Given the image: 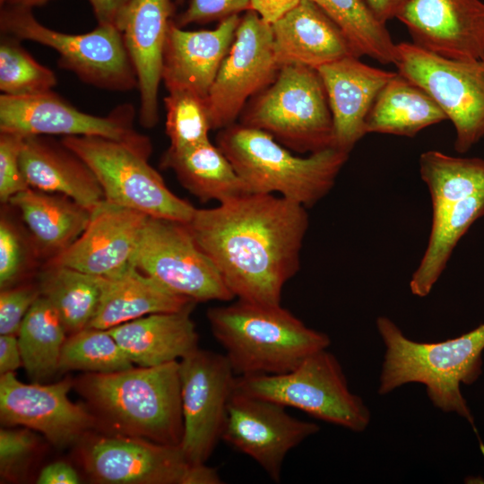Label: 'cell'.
<instances>
[{
	"mask_svg": "<svg viewBox=\"0 0 484 484\" xmlns=\"http://www.w3.org/2000/svg\"><path fill=\"white\" fill-rule=\"evenodd\" d=\"M66 333L56 308L40 296L24 316L17 333L22 366L34 382L42 383L59 372Z\"/></svg>",
	"mask_w": 484,
	"mask_h": 484,
	"instance_id": "31",
	"label": "cell"
},
{
	"mask_svg": "<svg viewBox=\"0 0 484 484\" xmlns=\"http://www.w3.org/2000/svg\"><path fill=\"white\" fill-rule=\"evenodd\" d=\"M183 415L182 451L205 463L221 439L237 375L225 354L197 349L178 361Z\"/></svg>",
	"mask_w": 484,
	"mask_h": 484,
	"instance_id": "12",
	"label": "cell"
},
{
	"mask_svg": "<svg viewBox=\"0 0 484 484\" xmlns=\"http://www.w3.org/2000/svg\"><path fill=\"white\" fill-rule=\"evenodd\" d=\"M186 224L234 298L281 304L284 285L299 270L306 207L281 195L246 194L195 209Z\"/></svg>",
	"mask_w": 484,
	"mask_h": 484,
	"instance_id": "1",
	"label": "cell"
},
{
	"mask_svg": "<svg viewBox=\"0 0 484 484\" xmlns=\"http://www.w3.org/2000/svg\"><path fill=\"white\" fill-rule=\"evenodd\" d=\"M409 0H364L375 16L383 23L396 18Z\"/></svg>",
	"mask_w": 484,
	"mask_h": 484,
	"instance_id": "48",
	"label": "cell"
},
{
	"mask_svg": "<svg viewBox=\"0 0 484 484\" xmlns=\"http://www.w3.org/2000/svg\"><path fill=\"white\" fill-rule=\"evenodd\" d=\"M22 366L17 335H0V375L14 372Z\"/></svg>",
	"mask_w": 484,
	"mask_h": 484,
	"instance_id": "45",
	"label": "cell"
},
{
	"mask_svg": "<svg viewBox=\"0 0 484 484\" xmlns=\"http://www.w3.org/2000/svg\"><path fill=\"white\" fill-rule=\"evenodd\" d=\"M23 140L22 135L0 131V200L4 203L30 187L21 167Z\"/></svg>",
	"mask_w": 484,
	"mask_h": 484,
	"instance_id": "40",
	"label": "cell"
},
{
	"mask_svg": "<svg viewBox=\"0 0 484 484\" xmlns=\"http://www.w3.org/2000/svg\"><path fill=\"white\" fill-rule=\"evenodd\" d=\"M38 286L57 311L68 334L89 326L99 301V277L62 265H48Z\"/></svg>",
	"mask_w": 484,
	"mask_h": 484,
	"instance_id": "32",
	"label": "cell"
},
{
	"mask_svg": "<svg viewBox=\"0 0 484 484\" xmlns=\"http://www.w3.org/2000/svg\"><path fill=\"white\" fill-rule=\"evenodd\" d=\"M319 429L315 423L293 418L280 403L235 390L221 439L251 457L279 483L289 452Z\"/></svg>",
	"mask_w": 484,
	"mask_h": 484,
	"instance_id": "15",
	"label": "cell"
},
{
	"mask_svg": "<svg viewBox=\"0 0 484 484\" xmlns=\"http://www.w3.org/2000/svg\"><path fill=\"white\" fill-rule=\"evenodd\" d=\"M100 296L88 327L108 330L150 314L182 310L196 302L177 295L133 264L99 277Z\"/></svg>",
	"mask_w": 484,
	"mask_h": 484,
	"instance_id": "26",
	"label": "cell"
},
{
	"mask_svg": "<svg viewBox=\"0 0 484 484\" xmlns=\"http://www.w3.org/2000/svg\"><path fill=\"white\" fill-rule=\"evenodd\" d=\"M341 29L356 55L394 64L396 44L364 0H312Z\"/></svg>",
	"mask_w": 484,
	"mask_h": 484,
	"instance_id": "34",
	"label": "cell"
},
{
	"mask_svg": "<svg viewBox=\"0 0 484 484\" xmlns=\"http://www.w3.org/2000/svg\"><path fill=\"white\" fill-rule=\"evenodd\" d=\"M398 73L422 88L455 130L454 150L469 151L484 138V59L454 60L412 42L396 44Z\"/></svg>",
	"mask_w": 484,
	"mask_h": 484,
	"instance_id": "10",
	"label": "cell"
},
{
	"mask_svg": "<svg viewBox=\"0 0 484 484\" xmlns=\"http://www.w3.org/2000/svg\"><path fill=\"white\" fill-rule=\"evenodd\" d=\"M50 0H0V5L22 6L32 9L33 7L40 6Z\"/></svg>",
	"mask_w": 484,
	"mask_h": 484,
	"instance_id": "49",
	"label": "cell"
},
{
	"mask_svg": "<svg viewBox=\"0 0 484 484\" xmlns=\"http://www.w3.org/2000/svg\"><path fill=\"white\" fill-rule=\"evenodd\" d=\"M207 318L237 376L281 375L328 349L330 337L280 305L241 299L211 307Z\"/></svg>",
	"mask_w": 484,
	"mask_h": 484,
	"instance_id": "4",
	"label": "cell"
},
{
	"mask_svg": "<svg viewBox=\"0 0 484 484\" xmlns=\"http://www.w3.org/2000/svg\"><path fill=\"white\" fill-rule=\"evenodd\" d=\"M301 0H250L251 9L267 23L272 24L295 6Z\"/></svg>",
	"mask_w": 484,
	"mask_h": 484,
	"instance_id": "44",
	"label": "cell"
},
{
	"mask_svg": "<svg viewBox=\"0 0 484 484\" xmlns=\"http://www.w3.org/2000/svg\"><path fill=\"white\" fill-rule=\"evenodd\" d=\"M92 8L97 23L114 25L122 11L130 0H87ZM117 27V26H116Z\"/></svg>",
	"mask_w": 484,
	"mask_h": 484,
	"instance_id": "46",
	"label": "cell"
},
{
	"mask_svg": "<svg viewBox=\"0 0 484 484\" xmlns=\"http://www.w3.org/2000/svg\"><path fill=\"white\" fill-rule=\"evenodd\" d=\"M432 212L428 245L410 281L411 292L420 298L431 292L459 240L477 220L484 217V193Z\"/></svg>",
	"mask_w": 484,
	"mask_h": 484,
	"instance_id": "30",
	"label": "cell"
},
{
	"mask_svg": "<svg viewBox=\"0 0 484 484\" xmlns=\"http://www.w3.org/2000/svg\"><path fill=\"white\" fill-rule=\"evenodd\" d=\"M235 390L353 432L365 431L371 420L368 407L350 390L339 360L327 349L309 355L284 374L237 376Z\"/></svg>",
	"mask_w": 484,
	"mask_h": 484,
	"instance_id": "8",
	"label": "cell"
},
{
	"mask_svg": "<svg viewBox=\"0 0 484 484\" xmlns=\"http://www.w3.org/2000/svg\"><path fill=\"white\" fill-rule=\"evenodd\" d=\"M349 56L317 69L333 123V147L350 154L367 134L366 118L380 91L397 73Z\"/></svg>",
	"mask_w": 484,
	"mask_h": 484,
	"instance_id": "22",
	"label": "cell"
},
{
	"mask_svg": "<svg viewBox=\"0 0 484 484\" xmlns=\"http://www.w3.org/2000/svg\"><path fill=\"white\" fill-rule=\"evenodd\" d=\"M21 167L30 188L65 195L91 212L105 200L93 171L61 141L25 136Z\"/></svg>",
	"mask_w": 484,
	"mask_h": 484,
	"instance_id": "24",
	"label": "cell"
},
{
	"mask_svg": "<svg viewBox=\"0 0 484 484\" xmlns=\"http://www.w3.org/2000/svg\"><path fill=\"white\" fill-rule=\"evenodd\" d=\"M40 296L38 284L1 290L0 334L17 335L24 316Z\"/></svg>",
	"mask_w": 484,
	"mask_h": 484,
	"instance_id": "41",
	"label": "cell"
},
{
	"mask_svg": "<svg viewBox=\"0 0 484 484\" xmlns=\"http://www.w3.org/2000/svg\"><path fill=\"white\" fill-rule=\"evenodd\" d=\"M39 440L28 428H1L0 475L2 480L19 481L26 474Z\"/></svg>",
	"mask_w": 484,
	"mask_h": 484,
	"instance_id": "39",
	"label": "cell"
},
{
	"mask_svg": "<svg viewBox=\"0 0 484 484\" xmlns=\"http://www.w3.org/2000/svg\"><path fill=\"white\" fill-rule=\"evenodd\" d=\"M239 124L264 131L289 150L314 153L333 147V123L316 69L281 66L275 81L252 97Z\"/></svg>",
	"mask_w": 484,
	"mask_h": 484,
	"instance_id": "7",
	"label": "cell"
},
{
	"mask_svg": "<svg viewBox=\"0 0 484 484\" xmlns=\"http://www.w3.org/2000/svg\"><path fill=\"white\" fill-rule=\"evenodd\" d=\"M164 105L169 149L182 150L210 141L212 126L206 99L190 91H176L168 92Z\"/></svg>",
	"mask_w": 484,
	"mask_h": 484,
	"instance_id": "37",
	"label": "cell"
},
{
	"mask_svg": "<svg viewBox=\"0 0 484 484\" xmlns=\"http://www.w3.org/2000/svg\"><path fill=\"white\" fill-rule=\"evenodd\" d=\"M272 29L280 67L297 65L317 70L345 57H359L341 29L312 0H301Z\"/></svg>",
	"mask_w": 484,
	"mask_h": 484,
	"instance_id": "23",
	"label": "cell"
},
{
	"mask_svg": "<svg viewBox=\"0 0 484 484\" xmlns=\"http://www.w3.org/2000/svg\"><path fill=\"white\" fill-rule=\"evenodd\" d=\"M19 210L37 255L48 260L69 247L86 228L91 212L71 198L27 188L9 203Z\"/></svg>",
	"mask_w": 484,
	"mask_h": 484,
	"instance_id": "27",
	"label": "cell"
},
{
	"mask_svg": "<svg viewBox=\"0 0 484 484\" xmlns=\"http://www.w3.org/2000/svg\"><path fill=\"white\" fill-rule=\"evenodd\" d=\"M447 117L419 86L398 73L383 87L366 118V133L414 137Z\"/></svg>",
	"mask_w": 484,
	"mask_h": 484,
	"instance_id": "29",
	"label": "cell"
},
{
	"mask_svg": "<svg viewBox=\"0 0 484 484\" xmlns=\"http://www.w3.org/2000/svg\"><path fill=\"white\" fill-rule=\"evenodd\" d=\"M69 376L54 384H24L14 372L0 376V419L6 426L40 432L53 445L77 444L98 420L83 404L73 402Z\"/></svg>",
	"mask_w": 484,
	"mask_h": 484,
	"instance_id": "17",
	"label": "cell"
},
{
	"mask_svg": "<svg viewBox=\"0 0 484 484\" xmlns=\"http://www.w3.org/2000/svg\"><path fill=\"white\" fill-rule=\"evenodd\" d=\"M135 110L130 103L116 107L108 116L85 113L53 91L29 96H0V131L22 136H99L128 140Z\"/></svg>",
	"mask_w": 484,
	"mask_h": 484,
	"instance_id": "16",
	"label": "cell"
},
{
	"mask_svg": "<svg viewBox=\"0 0 484 484\" xmlns=\"http://www.w3.org/2000/svg\"><path fill=\"white\" fill-rule=\"evenodd\" d=\"M24 234L11 218L2 212L0 220V287L13 286L29 266L30 254H37L29 246Z\"/></svg>",
	"mask_w": 484,
	"mask_h": 484,
	"instance_id": "38",
	"label": "cell"
},
{
	"mask_svg": "<svg viewBox=\"0 0 484 484\" xmlns=\"http://www.w3.org/2000/svg\"><path fill=\"white\" fill-rule=\"evenodd\" d=\"M62 143L93 171L105 200L150 217L187 223L195 207L177 196L149 163L151 144L138 134L128 140L64 136Z\"/></svg>",
	"mask_w": 484,
	"mask_h": 484,
	"instance_id": "6",
	"label": "cell"
},
{
	"mask_svg": "<svg viewBox=\"0 0 484 484\" xmlns=\"http://www.w3.org/2000/svg\"><path fill=\"white\" fill-rule=\"evenodd\" d=\"M148 215L104 200L92 212L77 239L48 260L99 277L115 275L132 265Z\"/></svg>",
	"mask_w": 484,
	"mask_h": 484,
	"instance_id": "19",
	"label": "cell"
},
{
	"mask_svg": "<svg viewBox=\"0 0 484 484\" xmlns=\"http://www.w3.org/2000/svg\"><path fill=\"white\" fill-rule=\"evenodd\" d=\"M194 305L150 314L108 330L133 364L154 367L178 361L199 348L190 316Z\"/></svg>",
	"mask_w": 484,
	"mask_h": 484,
	"instance_id": "25",
	"label": "cell"
},
{
	"mask_svg": "<svg viewBox=\"0 0 484 484\" xmlns=\"http://www.w3.org/2000/svg\"><path fill=\"white\" fill-rule=\"evenodd\" d=\"M55 73L39 63L20 39L2 34L0 43V91L10 96H29L52 91Z\"/></svg>",
	"mask_w": 484,
	"mask_h": 484,
	"instance_id": "36",
	"label": "cell"
},
{
	"mask_svg": "<svg viewBox=\"0 0 484 484\" xmlns=\"http://www.w3.org/2000/svg\"><path fill=\"white\" fill-rule=\"evenodd\" d=\"M1 34L39 43L58 54V65L82 82L111 91L138 89L135 70L122 33L114 25H99L82 34H69L46 27L22 6L3 5Z\"/></svg>",
	"mask_w": 484,
	"mask_h": 484,
	"instance_id": "9",
	"label": "cell"
},
{
	"mask_svg": "<svg viewBox=\"0 0 484 484\" xmlns=\"http://www.w3.org/2000/svg\"><path fill=\"white\" fill-rule=\"evenodd\" d=\"M134 367L108 330L86 327L69 334L61 351L59 372L112 373Z\"/></svg>",
	"mask_w": 484,
	"mask_h": 484,
	"instance_id": "35",
	"label": "cell"
},
{
	"mask_svg": "<svg viewBox=\"0 0 484 484\" xmlns=\"http://www.w3.org/2000/svg\"><path fill=\"white\" fill-rule=\"evenodd\" d=\"M177 5H181L184 3V0H175Z\"/></svg>",
	"mask_w": 484,
	"mask_h": 484,
	"instance_id": "50",
	"label": "cell"
},
{
	"mask_svg": "<svg viewBox=\"0 0 484 484\" xmlns=\"http://www.w3.org/2000/svg\"><path fill=\"white\" fill-rule=\"evenodd\" d=\"M239 21L236 14L219 22L213 30H185L172 20L161 68V82L168 92L186 91L207 99Z\"/></svg>",
	"mask_w": 484,
	"mask_h": 484,
	"instance_id": "21",
	"label": "cell"
},
{
	"mask_svg": "<svg viewBox=\"0 0 484 484\" xmlns=\"http://www.w3.org/2000/svg\"><path fill=\"white\" fill-rule=\"evenodd\" d=\"M132 264L170 291L196 303L235 298L186 224L180 221L148 216Z\"/></svg>",
	"mask_w": 484,
	"mask_h": 484,
	"instance_id": "11",
	"label": "cell"
},
{
	"mask_svg": "<svg viewBox=\"0 0 484 484\" xmlns=\"http://www.w3.org/2000/svg\"><path fill=\"white\" fill-rule=\"evenodd\" d=\"M39 484H77L80 478L68 462L57 461L46 465L37 478Z\"/></svg>",
	"mask_w": 484,
	"mask_h": 484,
	"instance_id": "43",
	"label": "cell"
},
{
	"mask_svg": "<svg viewBox=\"0 0 484 484\" xmlns=\"http://www.w3.org/2000/svg\"><path fill=\"white\" fill-rule=\"evenodd\" d=\"M160 163L201 202L221 203L250 194L228 158L210 141L182 150L168 148Z\"/></svg>",
	"mask_w": 484,
	"mask_h": 484,
	"instance_id": "28",
	"label": "cell"
},
{
	"mask_svg": "<svg viewBox=\"0 0 484 484\" xmlns=\"http://www.w3.org/2000/svg\"><path fill=\"white\" fill-rule=\"evenodd\" d=\"M376 325L385 346L378 393L385 395L411 383L422 384L436 408L464 418L478 435L460 387L473 384L482 373L484 323L438 342L412 341L385 315L376 318Z\"/></svg>",
	"mask_w": 484,
	"mask_h": 484,
	"instance_id": "3",
	"label": "cell"
},
{
	"mask_svg": "<svg viewBox=\"0 0 484 484\" xmlns=\"http://www.w3.org/2000/svg\"><path fill=\"white\" fill-rule=\"evenodd\" d=\"M419 163L432 210L484 193V159L454 157L431 150L420 155Z\"/></svg>",
	"mask_w": 484,
	"mask_h": 484,
	"instance_id": "33",
	"label": "cell"
},
{
	"mask_svg": "<svg viewBox=\"0 0 484 484\" xmlns=\"http://www.w3.org/2000/svg\"><path fill=\"white\" fill-rule=\"evenodd\" d=\"M176 5L175 0H130L116 21L136 73L139 122L144 128L159 121L163 49Z\"/></svg>",
	"mask_w": 484,
	"mask_h": 484,
	"instance_id": "20",
	"label": "cell"
},
{
	"mask_svg": "<svg viewBox=\"0 0 484 484\" xmlns=\"http://www.w3.org/2000/svg\"><path fill=\"white\" fill-rule=\"evenodd\" d=\"M77 454L87 475L108 484H184L190 466L179 445L143 437L86 434Z\"/></svg>",
	"mask_w": 484,
	"mask_h": 484,
	"instance_id": "14",
	"label": "cell"
},
{
	"mask_svg": "<svg viewBox=\"0 0 484 484\" xmlns=\"http://www.w3.org/2000/svg\"><path fill=\"white\" fill-rule=\"evenodd\" d=\"M216 145L250 194L278 193L306 208L331 191L349 158L334 147L295 156L267 133L241 124L220 129Z\"/></svg>",
	"mask_w": 484,
	"mask_h": 484,
	"instance_id": "5",
	"label": "cell"
},
{
	"mask_svg": "<svg viewBox=\"0 0 484 484\" xmlns=\"http://www.w3.org/2000/svg\"><path fill=\"white\" fill-rule=\"evenodd\" d=\"M73 387L113 434L179 445L183 415L178 361L85 373Z\"/></svg>",
	"mask_w": 484,
	"mask_h": 484,
	"instance_id": "2",
	"label": "cell"
},
{
	"mask_svg": "<svg viewBox=\"0 0 484 484\" xmlns=\"http://www.w3.org/2000/svg\"><path fill=\"white\" fill-rule=\"evenodd\" d=\"M396 18L412 43L454 60L484 59V3L480 0H409Z\"/></svg>",
	"mask_w": 484,
	"mask_h": 484,
	"instance_id": "18",
	"label": "cell"
},
{
	"mask_svg": "<svg viewBox=\"0 0 484 484\" xmlns=\"http://www.w3.org/2000/svg\"><path fill=\"white\" fill-rule=\"evenodd\" d=\"M280 69L272 24L254 10L246 11L208 95L212 129L236 124L248 100L270 86Z\"/></svg>",
	"mask_w": 484,
	"mask_h": 484,
	"instance_id": "13",
	"label": "cell"
},
{
	"mask_svg": "<svg viewBox=\"0 0 484 484\" xmlns=\"http://www.w3.org/2000/svg\"><path fill=\"white\" fill-rule=\"evenodd\" d=\"M223 483L216 469L205 463H191L184 484H221Z\"/></svg>",
	"mask_w": 484,
	"mask_h": 484,
	"instance_id": "47",
	"label": "cell"
},
{
	"mask_svg": "<svg viewBox=\"0 0 484 484\" xmlns=\"http://www.w3.org/2000/svg\"><path fill=\"white\" fill-rule=\"evenodd\" d=\"M251 9L250 0H190L182 13L173 21L180 28L191 23L222 21Z\"/></svg>",
	"mask_w": 484,
	"mask_h": 484,
	"instance_id": "42",
	"label": "cell"
}]
</instances>
